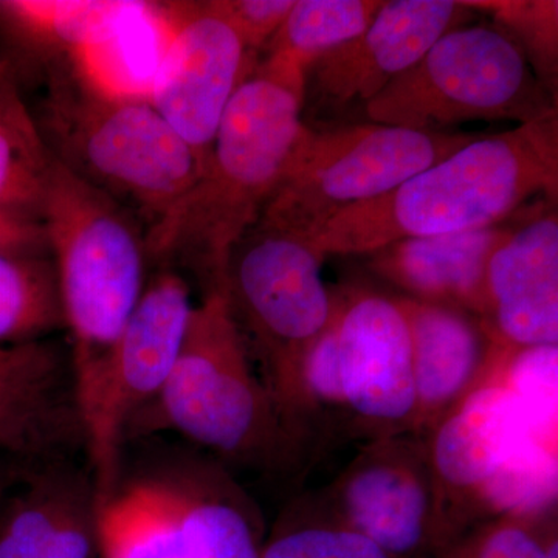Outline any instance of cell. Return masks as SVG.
<instances>
[{
    "label": "cell",
    "mask_w": 558,
    "mask_h": 558,
    "mask_svg": "<svg viewBox=\"0 0 558 558\" xmlns=\"http://www.w3.org/2000/svg\"><path fill=\"white\" fill-rule=\"evenodd\" d=\"M310 242L252 227L231 250L222 289L248 354L290 432L306 442L296 413L301 360L328 329L337 310Z\"/></svg>",
    "instance_id": "52a82bcc"
},
{
    "label": "cell",
    "mask_w": 558,
    "mask_h": 558,
    "mask_svg": "<svg viewBox=\"0 0 558 558\" xmlns=\"http://www.w3.org/2000/svg\"><path fill=\"white\" fill-rule=\"evenodd\" d=\"M550 558H558V546L553 550V554H550Z\"/></svg>",
    "instance_id": "4dcf8cb0"
},
{
    "label": "cell",
    "mask_w": 558,
    "mask_h": 558,
    "mask_svg": "<svg viewBox=\"0 0 558 558\" xmlns=\"http://www.w3.org/2000/svg\"><path fill=\"white\" fill-rule=\"evenodd\" d=\"M558 197V116L478 135L377 199L336 216L311 242L329 255H369L392 242L501 226L529 201Z\"/></svg>",
    "instance_id": "6da1fadb"
},
{
    "label": "cell",
    "mask_w": 558,
    "mask_h": 558,
    "mask_svg": "<svg viewBox=\"0 0 558 558\" xmlns=\"http://www.w3.org/2000/svg\"><path fill=\"white\" fill-rule=\"evenodd\" d=\"M95 545L101 558H186L182 490L138 483L95 508Z\"/></svg>",
    "instance_id": "ffe728a7"
},
{
    "label": "cell",
    "mask_w": 558,
    "mask_h": 558,
    "mask_svg": "<svg viewBox=\"0 0 558 558\" xmlns=\"http://www.w3.org/2000/svg\"><path fill=\"white\" fill-rule=\"evenodd\" d=\"M337 354L348 424L366 440L416 429L417 396L409 323L398 295L337 292Z\"/></svg>",
    "instance_id": "4fadbf2b"
},
{
    "label": "cell",
    "mask_w": 558,
    "mask_h": 558,
    "mask_svg": "<svg viewBox=\"0 0 558 558\" xmlns=\"http://www.w3.org/2000/svg\"><path fill=\"white\" fill-rule=\"evenodd\" d=\"M263 558H392L365 535L333 519L317 501L296 506L275 529Z\"/></svg>",
    "instance_id": "4316f807"
},
{
    "label": "cell",
    "mask_w": 558,
    "mask_h": 558,
    "mask_svg": "<svg viewBox=\"0 0 558 558\" xmlns=\"http://www.w3.org/2000/svg\"><path fill=\"white\" fill-rule=\"evenodd\" d=\"M398 300L413 349L417 396L414 435L424 436L492 379L508 348L495 341L473 312L402 295Z\"/></svg>",
    "instance_id": "2e32d148"
},
{
    "label": "cell",
    "mask_w": 558,
    "mask_h": 558,
    "mask_svg": "<svg viewBox=\"0 0 558 558\" xmlns=\"http://www.w3.org/2000/svg\"><path fill=\"white\" fill-rule=\"evenodd\" d=\"M480 318L512 351L558 347L557 201L529 209L492 252Z\"/></svg>",
    "instance_id": "9a60e30c"
},
{
    "label": "cell",
    "mask_w": 558,
    "mask_h": 558,
    "mask_svg": "<svg viewBox=\"0 0 558 558\" xmlns=\"http://www.w3.org/2000/svg\"><path fill=\"white\" fill-rule=\"evenodd\" d=\"M51 154L0 68V213L38 220Z\"/></svg>",
    "instance_id": "7402d4cb"
},
{
    "label": "cell",
    "mask_w": 558,
    "mask_h": 558,
    "mask_svg": "<svg viewBox=\"0 0 558 558\" xmlns=\"http://www.w3.org/2000/svg\"><path fill=\"white\" fill-rule=\"evenodd\" d=\"M506 355L490 380L424 435L440 548L492 517L557 508V444L510 387Z\"/></svg>",
    "instance_id": "5b68a950"
},
{
    "label": "cell",
    "mask_w": 558,
    "mask_h": 558,
    "mask_svg": "<svg viewBox=\"0 0 558 558\" xmlns=\"http://www.w3.org/2000/svg\"><path fill=\"white\" fill-rule=\"evenodd\" d=\"M143 2H0V21L22 38L100 50L145 9Z\"/></svg>",
    "instance_id": "603a6c76"
},
{
    "label": "cell",
    "mask_w": 558,
    "mask_h": 558,
    "mask_svg": "<svg viewBox=\"0 0 558 558\" xmlns=\"http://www.w3.org/2000/svg\"><path fill=\"white\" fill-rule=\"evenodd\" d=\"M40 137L73 174L108 194L146 238L178 209L204 163L149 100L65 80L51 89Z\"/></svg>",
    "instance_id": "277c9868"
},
{
    "label": "cell",
    "mask_w": 558,
    "mask_h": 558,
    "mask_svg": "<svg viewBox=\"0 0 558 558\" xmlns=\"http://www.w3.org/2000/svg\"><path fill=\"white\" fill-rule=\"evenodd\" d=\"M167 39L149 83L150 105L207 163L234 92L253 54L215 2L167 9Z\"/></svg>",
    "instance_id": "7c38bea8"
},
{
    "label": "cell",
    "mask_w": 558,
    "mask_h": 558,
    "mask_svg": "<svg viewBox=\"0 0 558 558\" xmlns=\"http://www.w3.org/2000/svg\"><path fill=\"white\" fill-rule=\"evenodd\" d=\"M150 403L160 425L229 458H295L303 447L256 376L220 286L193 307L174 368Z\"/></svg>",
    "instance_id": "8992f818"
},
{
    "label": "cell",
    "mask_w": 558,
    "mask_h": 558,
    "mask_svg": "<svg viewBox=\"0 0 558 558\" xmlns=\"http://www.w3.org/2000/svg\"><path fill=\"white\" fill-rule=\"evenodd\" d=\"M304 92L255 65L234 92L201 178L146 238L157 259L183 256L222 286L231 250L259 219L311 128Z\"/></svg>",
    "instance_id": "7a4b0ae2"
},
{
    "label": "cell",
    "mask_w": 558,
    "mask_h": 558,
    "mask_svg": "<svg viewBox=\"0 0 558 558\" xmlns=\"http://www.w3.org/2000/svg\"><path fill=\"white\" fill-rule=\"evenodd\" d=\"M468 3L470 9L494 14V24L515 40L539 83L557 97L558 3L550 0Z\"/></svg>",
    "instance_id": "83f0119b"
},
{
    "label": "cell",
    "mask_w": 558,
    "mask_h": 558,
    "mask_svg": "<svg viewBox=\"0 0 558 558\" xmlns=\"http://www.w3.org/2000/svg\"><path fill=\"white\" fill-rule=\"evenodd\" d=\"M476 137L369 121L310 130L256 223L311 244L344 209L385 196Z\"/></svg>",
    "instance_id": "9c48e42d"
},
{
    "label": "cell",
    "mask_w": 558,
    "mask_h": 558,
    "mask_svg": "<svg viewBox=\"0 0 558 558\" xmlns=\"http://www.w3.org/2000/svg\"><path fill=\"white\" fill-rule=\"evenodd\" d=\"M509 226L411 238L368 255V267L402 296L481 315L487 260Z\"/></svg>",
    "instance_id": "ac0fdd59"
},
{
    "label": "cell",
    "mask_w": 558,
    "mask_h": 558,
    "mask_svg": "<svg viewBox=\"0 0 558 558\" xmlns=\"http://www.w3.org/2000/svg\"><path fill=\"white\" fill-rule=\"evenodd\" d=\"M381 5L380 0H295L258 68L304 92L311 65L362 35Z\"/></svg>",
    "instance_id": "44dd1931"
},
{
    "label": "cell",
    "mask_w": 558,
    "mask_h": 558,
    "mask_svg": "<svg viewBox=\"0 0 558 558\" xmlns=\"http://www.w3.org/2000/svg\"><path fill=\"white\" fill-rule=\"evenodd\" d=\"M554 112L553 95L515 40L495 24L446 33L365 106L369 123L428 132L475 121L520 126Z\"/></svg>",
    "instance_id": "ba28073f"
},
{
    "label": "cell",
    "mask_w": 558,
    "mask_h": 558,
    "mask_svg": "<svg viewBox=\"0 0 558 558\" xmlns=\"http://www.w3.org/2000/svg\"><path fill=\"white\" fill-rule=\"evenodd\" d=\"M64 326L53 263L0 253V344L27 343Z\"/></svg>",
    "instance_id": "cb8c5ba5"
},
{
    "label": "cell",
    "mask_w": 558,
    "mask_h": 558,
    "mask_svg": "<svg viewBox=\"0 0 558 558\" xmlns=\"http://www.w3.org/2000/svg\"><path fill=\"white\" fill-rule=\"evenodd\" d=\"M84 439L72 369L44 341L0 344V450L44 458Z\"/></svg>",
    "instance_id": "e0dca14e"
},
{
    "label": "cell",
    "mask_w": 558,
    "mask_h": 558,
    "mask_svg": "<svg viewBox=\"0 0 558 558\" xmlns=\"http://www.w3.org/2000/svg\"><path fill=\"white\" fill-rule=\"evenodd\" d=\"M94 515L75 481L39 478L0 521V558H92Z\"/></svg>",
    "instance_id": "d6986e66"
},
{
    "label": "cell",
    "mask_w": 558,
    "mask_h": 558,
    "mask_svg": "<svg viewBox=\"0 0 558 558\" xmlns=\"http://www.w3.org/2000/svg\"><path fill=\"white\" fill-rule=\"evenodd\" d=\"M182 490L186 558H263L247 509L223 492Z\"/></svg>",
    "instance_id": "d4e9b609"
},
{
    "label": "cell",
    "mask_w": 558,
    "mask_h": 558,
    "mask_svg": "<svg viewBox=\"0 0 558 558\" xmlns=\"http://www.w3.org/2000/svg\"><path fill=\"white\" fill-rule=\"evenodd\" d=\"M558 546L557 508L502 513L450 539L432 558H550Z\"/></svg>",
    "instance_id": "484cf974"
},
{
    "label": "cell",
    "mask_w": 558,
    "mask_h": 558,
    "mask_svg": "<svg viewBox=\"0 0 558 558\" xmlns=\"http://www.w3.org/2000/svg\"><path fill=\"white\" fill-rule=\"evenodd\" d=\"M293 3L295 0H216L252 54L270 43Z\"/></svg>",
    "instance_id": "f1b7e54d"
},
{
    "label": "cell",
    "mask_w": 558,
    "mask_h": 558,
    "mask_svg": "<svg viewBox=\"0 0 558 558\" xmlns=\"http://www.w3.org/2000/svg\"><path fill=\"white\" fill-rule=\"evenodd\" d=\"M315 501L392 558L433 557L440 548L424 436L366 440Z\"/></svg>",
    "instance_id": "8fae6325"
},
{
    "label": "cell",
    "mask_w": 558,
    "mask_h": 558,
    "mask_svg": "<svg viewBox=\"0 0 558 558\" xmlns=\"http://www.w3.org/2000/svg\"><path fill=\"white\" fill-rule=\"evenodd\" d=\"M39 222L73 340V387L84 424L100 395L113 344L146 288V231L119 202L53 156Z\"/></svg>",
    "instance_id": "3957f363"
},
{
    "label": "cell",
    "mask_w": 558,
    "mask_h": 558,
    "mask_svg": "<svg viewBox=\"0 0 558 558\" xmlns=\"http://www.w3.org/2000/svg\"><path fill=\"white\" fill-rule=\"evenodd\" d=\"M0 253L49 255L46 231L38 220L0 213Z\"/></svg>",
    "instance_id": "f546056e"
},
{
    "label": "cell",
    "mask_w": 558,
    "mask_h": 558,
    "mask_svg": "<svg viewBox=\"0 0 558 558\" xmlns=\"http://www.w3.org/2000/svg\"><path fill=\"white\" fill-rule=\"evenodd\" d=\"M470 11L468 2L453 0H387L362 35L311 65L304 105L314 112L365 108L436 40L465 25Z\"/></svg>",
    "instance_id": "5bb4252c"
},
{
    "label": "cell",
    "mask_w": 558,
    "mask_h": 558,
    "mask_svg": "<svg viewBox=\"0 0 558 558\" xmlns=\"http://www.w3.org/2000/svg\"><path fill=\"white\" fill-rule=\"evenodd\" d=\"M193 307L185 279L172 270L160 271L146 284L113 344L97 403L83 424L95 472V508L117 492L124 429L167 384Z\"/></svg>",
    "instance_id": "30bf717a"
}]
</instances>
